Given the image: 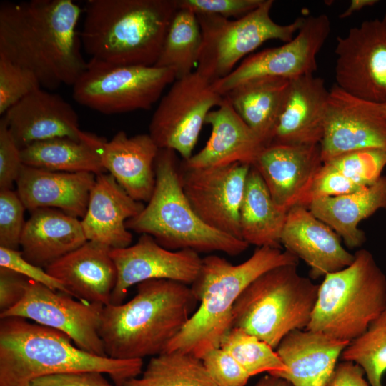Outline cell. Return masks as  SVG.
Segmentation results:
<instances>
[{"instance_id":"1","label":"cell","mask_w":386,"mask_h":386,"mask_svg":"<svg viewBox=\"0 0 386 386\" xmlns=\"http://www.w3.org/2000/svg\"><path fill=\"white\" fill-rule=\"evenodd\" d=\"M81 13L72 0L1 2L0 56L29 70L43 89L73 86L87 66L77 31Z\"/></svg>"},{"instance_id":"2","label":"cell","mask_w":386,"mask_h":386,"mask_svg":"<svg viewBox=\"0 0 386 386\" xmlns=\"http://www.w3.org/2000/svg\"><path fill=\"white\" fill-rule=\"evenodd\" d=\"M197 302L190 286L183 283L169 279L139 283L129 301L104 307L99 336L106 355L142 360L164 352Z\"/></svg>"},{"instance_id":"3","label":"cell","mask_w":386,"mask_h":386,"mask_svg":"<svg viewBox=\"0 0 386 386\" xmlns=\"http://www.w3.org/2000/svg\"><path fill=\"white\" fill-rule=\"evenodd\" d=\"M139 359L120 360L87 352L57 330L19 317L0 318V386H29L55 374L96 371L115 386L142 372Z\"/></svg>"},{"instance_id":"4","label":"cell","mask_w":386,"mask_h":386,"mask_svg":"<svg viewBox=\"0 0 386 386\" xmlns=\"http://www.w3.org/2000/svg\"><path fill=\"white\" fill-rule=\"evenodd\" d=\"M298 261L290 252L270 247H257L249 259L236 265L217 255L202 258L190 285L199 305L166 351L179 350L201 358L219 347L233 327V307L244 290L267 271Z\"/></svg>"},{"instance_id":"5","label":"cell","mask_w":386,"mask_h":386,"mask_svg":"<svg viewBox=\"0 0 386 386\" xmlns=\"http://www.w3.org/2000/svg\"><path fill=\"white\" fill-rule=\"evenodd\" d=\"M177 0H89L79 32L90 59L154 66Z\"/></svg>"},{"instance_id":"6","label":"cell","mask_w":386,"mask_h":386,"mask_svg":"<svg viewBox=\"0 0 386 386\" xmlns=\"http://www.w3.org/2000/svg\"><path fill=\"white\" fill-rule=\"evenodd\" d=\"M154 170L152 196L137 216L127 221V229L149 234L173 251L189 249L197 253L221 252L237 256L247 249L244 240L211 228L194 212L182 189L175 152L159 149Z\"/></svg>"},{"instance_id":"7","label":"cell","mask_w":386,"mask_h":386,"mask_svg":"<svg viewBox=\"0 0 386 386\" xmlns=\"http://www.w3.org/2000/svg\"><path fill=\"white\" fill-rule=\"evenodd\" d=\"M297 264L274 267L251 282L234 305L233 327L258 337L274 350L291 331L305 329L319 284L300 274Z\"/></svg>"},{"instance_id":"8","label":"cell","mask_w":386,"mask_h":386,"mask_svg":"<svg viewBox=\"0 0 386 386\" xmlns=\"http://www.w3.org/2000/svg\"><path fill=\"white\" fill-rule=\"evenodd\" d=\"M347 267L324 277L305 329L350 342L386 306V276L367 249Z\"/></svg>"},{"instance_id":"9","label":"cell","mask_w":386,"mask_h":386,"mask_svg":"<svg viewBox=\"0 0 386 386\" xmlns=\"http://www.w3.org/2000/svg\"><path fill=\"white\" fill-rule=\"evenodd\" d=\"M272 0H263L254 10L235 20L213 15H196L202 31V46L197 71L214 82L227 76L246 55L265 41H291L305 17L289 24L273 21Z\"/></svg>"},{"instance_id":"10","label":"cell","mask_w":386,"mask_h":386,"mask_svg":"<svg viewBox=\"0 0 386 386\" xmlns=\"http://www.w3.org/2000/svg\"><path fill=\"white\" fill-rule=\"evenodd\" d=\"M176 79L156 66L116 65L95 59L72 86L75 102L104 114L148 110Z\"/></svg>"},{"instance_id":"11","label":"cell","mask_w":386,"mask_h":386,"mask_svg":"<svg viewBox=\"0 0 386 386\" xmlns=\"http://www.w3.org/2000/svg\"><path fill=\"white\" fill-rule=\"evenodd\" d=\"M223 99L213 82L197 70L175 79L152 117L149 134L159 149L172 150L187 160L207 114Z\"/></svg>"},{"instance_id":"12","label":"cell","mask_w":386,"mask_h":386,"mask_svg":"<svg viewBox=\"0 0 386 386\" xmlns=\"http://www.w3.org/2000/svg\"><path fill=\"white\" fill-rule=\"evenodd\" d=\"M336 86L361 100L386 102V14L337 39Z\"/></svg>"},{"instance_id":"13","label":"cell","mask_w":386,"mask_h":386,"mask_svg":"<svg viewBox=\"0 0 386 386\" xmlns=\"http://www.w3.org/2000/svg\"><path fill=\"white\" fill-rule=\"evenodd\" d=\"M330 31V21L326 14L307 16L291 41L247 56L227 76L213 82V86L224 96L237 86L254 79L291 80L313 74L317 68V55Z\"/></svg>"},{"instance_id":"14","label":"cell","mask_w":386,"mask_h":386,"mask_svg":"<svg viewBox=\"0 0 386 386\" xmlns=\"http://www.w3.org/2000/svg\"><path fill=\"white\" fill-rule=\"evenodd\" d=\"M104 305L91 303L29 279L23 299L0 314V318L19 317L57 330L75 345L95 355L107 356L99 328Z\"/></svg>"},{"instance_id":"15","label":"cell","mask_w":386,"mask_h":386,"mask_svg":"<svg viewBox=\"0 0 386 386\" xmlns=\"http://www.w3.org/2000/svg\"><path fill=\"white\" fill-rule=\"evenodd\" d=\"M251 165L189 168L180 164L184 193L197 215L209 227L241 238L239 212Z\"/></svg>"},{"instance_id":"16","label":"cell","mask_w":386,"mask_h":386,"mask_svg":"<svg viewBox=\"0 0 386 386\" xmlns=\"http://www.w3.org/2000/svg\"><path fill=\"white\" fill-rule=\"evenodd\" d=\"M110 255L117 270L112 305L122 303L132 286L147 280L169 279L189 286L197 277L202 259L192 249H165L147 234H141L134 245L111 249Z\"/></svg>"},{"instance_id":"17","label":"cell","mask_w":386,"mask_h":386,"mask_svg":"<svg viewBox=\"0 0 386 386\" xmlns=\"http://www.w3.org/2000/svg\"><path fill=\"white\" fill-rule=\"evenodd\" d=\"M1 118L20 149L58 137L91 142L94 135L81 130L78 114L67 101L42 87L12 106Z\"/></svg>"},{"instance_id":"18","label":"cell","mask_w":386,"mask_h":386,"mask_svg":"<svg viewBox=\"0 0 386 386\" xmlns=\"http://www.w3.org/2000/svg\"><path fill=\"white\" fill-rule=\"evenodd\" d=\"M320 147L323 163L352 152L386 150V119L368 112L357 98L335 85Z\"/></svg>"},{"instance_id":"19","label":"cell","mask_w":386,"mask_h":386,"mask_svg":"<svg viewBox=\"0 0 386 386\" xmlns=\"http://www.w3.org/2000/svg\"><path fill=\"white\" fill-rule=\"evenodd\" d=\"M322 164L320 144H272L262 150L252 166L274 202L289 211L299 205Z\"/></svg>"},{"instance_id":"20","label":"cell","mask_w":386,"mask_h":386,"mask_svg":"<svg viewBox=\"0 0 386 386\" xmlns=\"http://www.w3.org/2000/svg\"><path fill=\"white\" fill-rule=\"evenodd\" d=\"M281 244L310 267L313 279L347 267L355 258L342 247L340 237L302 206L288 211Z\"/></svg>"},{"instance_id":"21","label":"cell","mask_w":386,"mask_h":386,"mask_svg":"<svg viewBox=\"0 0 386 386\" xmlns=\"http://www.w3.org/2000/svg\"><path fill=\"white\" fill-rule=\"evenodd\" d=\"M329 97L330 91L319 76L309 74L290 80L269 145L319 144L324 133Z\"/></svg>"},{"instance_id":"22","label":"cell","mask_w":386,"mask_h":386,"mask_svg":"<svg viewBox=\"0 0 386 386\" xmlns=\"http://www.w3.org/2000/svg\"><path fill=\"white\" fill-rule=\"evenodd\" d=\"M110 251L104 244L87 241L45 270L73 297L106 306L111 302L117 280V270Z\"/></svg>"},{"instance_id":"23","label":"cell","mask_w":386,"mask_h":386,"mask_svg":"<svg viewBox=\"0 0 386 386\" xmlns=\"http://www.w3.org/2000/svg\"><path fill=\"white\" fill-rule=\"evenodd\" d=\"M159 148L149 134L128 137L118 132L109 141L103 139L96 152L105 171L137 202H148L156 184L154 162Z\"/></svg>"},{"instance_id":"24","label":"cell","mask_w":386,"mask_h":386,"mask_svg":"<svg viewBox=\"0 0 386 386\" xmlns=\"http://www.w3.org/2000/svg\"><path fill=\"white\" fill-rule=\"evenodd\" d=\"M144 204L132 198L109 174L96 176L81 225L88 241L110 249L131 245L132 234L127 220L137 216Z\"/></svg>"},{"instance_id":"25","label":"cell","mask_w":386,"mask_h":386,"mask_svg":"<svg viewBox=\"0 0 386 386\" xmlns=\"http://www.w3.org/2000/svg\"><path fill=\"white\" fill-rule=\"evenodd\" d=\"M96 176L90 172H61L23 165L17 193L26 209L54 208L83 218Z\"/></svg>"},{"instance_id":"26","label":"cell","mask_w":386,"mask_h":386,"mask_svg":"<svg viewBox=\"0 0 386 386\" xmlns=\"http://www.w3.org/2000/svg\"><path fill=\"white\" fill-rule=\"evenodd\" d=\"M212 127L205 146L182 164L189 168L226 166L234 163L253 165L266 147L224 96L222 103L207 116Z\"/></svg>"},{"instance_id":"27","label":"cell","mask_w":386,"mask_h":386,"mask_svg":"<svg viewBox=\"0 0 386 386\" xmlns=\"http://www.w3.org/2000/svg\"><path fill=\"white\" fill-rule=\"evenodd\" d=\"M348 344L320 332L292 330L275 350L287 367L277 377L293 386H325Z\"/></svg>"},{"instance_id":"28","label":"cell","mask_w":386,"mask_h":386,"mask_svg":"<svg viewBox=\"0 0 386 386\" xmlns=\"http://www.w3.org/2000/svg\"><path fill=\"white\" fill-rule=\"evenodd\" d=\"M30 212L20 247L23 257L33 264L45 269L88 241L77 217L54 208Z\"/></svg>"},{"instance_id":"29","label":"cell","mask_w":386,"mask_h":386,"mask_svg":"<svg viewBox=\"0 0 386 386\" xmlns=\"http://www.w3.org/2000/svg\"><path fill=\"white\" fill-rule=\"evenodd\" d=\"M307 208L330 226L347 247H360L366 238L359 224L379 209H386V176L356 192L315 199Z\"/></svg>"},{"instance_id":"30","label":"cell","mask_w":386,"mask_h":386,"mask_svg":"<svg viewBox=\"0 0 386 386\" xmlns=\"http://www.w3.org/2000/svg\"><path fill=\"white\" fill-rule=\"evenodd\" d=\"M290 80L263 77L245 81L228 91L231 105L267 147L289 87Z\"/></svg>"},{"instance_id":"31","label":"cell","mask_w":386,"mask_h":386,"mask_svg":"<svg viewBox=\"0 0 386 386\" xmlns=\"http://www.w3.org/2000/svg\"><path fill=\"white\" fill-rule=\"evenodd\" d=\"M287 212L274 202L259 172L251 166L239 212L242 239L257 247L281 248Z\"/></svg>"},{"instance_id":"32","label":"cell","mask_w":386,"mask_h":386,"mask_svg":"<svg viewBox=\"0 0 386 386\" xmlns=\"http://www.w3.org/2000/svg\"><path fill=\"white\" fill-rule=\"evenodd\" d=\"M102 138L91 142L58 137L35 142L21 149L24 165L54 172L105 173L96 146Z\"/></svg>"},{"instance_id":"33","label":"cell","mask_w":386,"mask_h":386,"mask_svg":"<svg viewBox=\"0 0 386 386\" xmlns=\"http://www.w3.org/2000/svg\"><path fill=\"white\" fill-rule=\"evenodd\" d=\"M124 386H217L201 358L179 350L152 357L141 377Z\"/></svg>"},{"instance_id":"34","label":"cell","mask_w":386,"mask_h":386,"mask_svg":"<svg viewBox=\"0 0 386 386\" xmlns=\"http://www.w3.org/2000/svg\"><path fill=\"white\" fill-rule=\"evenodd\" d=\"M202 31L197 16L178 8L167 31L154 66L174 71L176 79L194 71L202 46Z\"/></svg>"},{"instance_id":"35","label":"cell","mask_w":386,"mask_h":386,"mask_svg":"<svg viewBox=\"0 0 386 386\" xmlns=\"http://www.w3.org/2000/svg\"><path fill=\"white\" fill-rule=\"evenodd\" d=\"M340 358L361 367L370 386H382L386 372V306L367 330L347 345Z\"/></svg>"},{"instance_id":"36","label":"cell","mask_w":386,"mask_h":386,"mask_svg":"<svg viewBox=\"0 0 386 386\" xmlns=\"http://www.w3.org/2000/svg\"><path fill=\"white\" fill-rule=\"evenodd\" d=\"M219 347L229 353L250 377L263 372L277 376L287 371L274 348L242 329L232 327Z\"/></svg>"},{"instance_id":"37","label":"cell","mask_w":386,"mask_h":386,"mask_svg":"<svg viewBox=\"0 0 386 386\" xmlns=\"http://www.w3.org/2000/svg\"><path fill=\"white\" fill-rule=\"evenodd\" d=\"M325 163L360 187L375 183L386 167V150L365 149L342 154Z\"/></svg>"},{"instance_id":"38","label":"cell","mask_w":386,"mask_h":386,"mask_svg":"<svg viewBox=\"0 0 386 386\" xmlns=\"http://www.w3.org/2000/svg\"><path fill=\"white\" fill-rule=\"evenodd\" d=\"M41 87L36 76L29 70L0 56V114Z\"/></svg>"},{"instance_id":"39","label":"cell","mask_w":386,"mask_h":386,"mask_svg":"<svg viewBox=\"0 0 386 386\" xmlns=\"http://www.w3.org/2000/svg\"><path fill=\"white\" fill-rule=\"evenodd\" d=\"M25 209L17 192L0 190V247L19 249L26 223Z\"/></svg>"},{"instance_id":"40","label":"cell","mask_w":386,"mask_h":386,"mask_svg":"<svg viewBox=\"0 0 386 386\" xmlns=\"http://www.w3.org/2000/svg\"><path fill=\"white\" fill-rule=\"evenodd\" d=\"M362 188L330 164L323 163L297 206L307 207L315 199L347 194Z\"/></svg>"},{"instance_id":"41","label":"cell","mask_w":386,"mask_h":386,"mask_svg":"<svg viewBox=\"0 0 386 386\" xmlns=\"http://www.w3.org/2000/svg\"><path fill=\"white\" fill-rule=\"evenodd\" d=\"M201 359L217 386H245L250 378L239 362L221 347L209 350Z\"/></svg>"},{"instance_id":"42","label":"cell","mask_w":386,"mask_h":386,"mask_svg":"<svg viewBox=\"0 0 386 386\" xmlns=\"http://www.w3.org/2000/svg\"><path fill=\"white\" fill-rule=\"evenodd\" d=\"M263 0H177L178 8L195 15H213L225 19L241 18L257 9Z\"/></svg>"},{"instance_id":"43","label":"cell","mask_w":386,"mask_h":386,"mask_svg":"<svg viewBox=\"0 0 386 386\" xmlns=\"http://www.w3.org/2000/svg\"><path fill=\"white\" fill-rule=\"evenodd\" d=\"M24 164L21 149L15 142L6 122L0 120V190L11 189Z\"/></svg>"},{"instance_id":"44","label":"cell","mask_w":386,"mask_h":386,"mask_svg":"<svg viewBox=\"0 0 386 386\" xmlns=\"http://www.w3.org/2000/svg\"><path fill=\"white\" fill-rule=\"evenodd\" d=\"M0 267L16 272L27 279L39 282L52 290L69 295L64 286L49 274L42 267L27 261L23 257L21 251L0 247Z\"/></svg>"},{"instance_id":"45","label":"cell","mask_w":386,"mask_h":386,"mask_svg":"<svg viewBox=\"0 0 386 386\" xmlns=\"http://www.w3.org/2000/svg\"><path fill=\"white\" fill-rule=\"evenodd\" d=\"M29 386H115L110 384L103 373L84 371L55 374L34 380Z\"/></svg>"},{"instance_id":"46","label":"cell","mask_w":386,"mask_h":386,"mask_svg":"<svg viewBox=\"0 0 386 386\" xmlns=\"http://www.w3.org/2000/svg\"><path fill=\"white\" fill-rule=\"evenodd\" d=\"M28 280L16 272L0 267V314L12 308L23 299Z\"/></svg>"},{"instance_id":"47","label":"cell","mask_w":386,"mask_h":386,"mask_svg":"<svg viewBox=\"0 0 386 386\" xmlns=\"http://www.w3.org/2000/svg\"><path fill=\"white\" fill-rule=\"evenodd\" d=\"M364 375L363 370L358 365L343 361L337 365L325 386H370Z\"/></svg>"},{"instance_id":"48","label":"cell","mask_w":386,"mask_h":386,"mask_svg":"<svg viewBox=\"0 0 386 386\" xmlns=\"http://www.w3.org/2000/svg\"><path fill=\"white\" fill-rule=\"evenodd\" d=\"M378 1L376 0H352L350 6L344 12L340 14L339 16L341 19L347 18L354 13L360 11L365 7L373 6Z\"/></svg>"},{"instance_id":"49","label":"cell","mask_w":386,"mask_h":386,"mask_svg":"<svg viewBox=\"0 0 386 386\" xmlns=\"http://www.w3.org/2000/svg\"><path fill=\"white\" fill-rule=\"evenodd\" d=\"M361 107L368 112L386 119V102L372 103L357 99Z\"/></svg>"},{"instance_id":"50","label":"cell","mask_w":386,"mask_h":386,"mask_svg":"<svg viewBox=\"0 0 386 386\" xmlns=\"http://www.w3.org/2000/svg\"><path fill=\"white\" fill-rule=\"evenodd\" d=\"M254 386H293L287 380L274 375H268L261 378Z\"/></svg>"}]
</instances>
